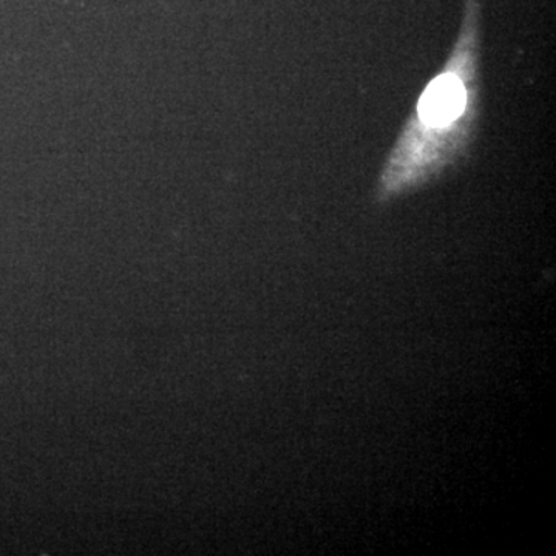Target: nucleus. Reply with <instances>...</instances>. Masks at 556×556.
Listing matches in <instances>:
<instances>
[{
  "label": "nucleus",
  "mask_w": 556,
  "mask_h": 556,
  "mask_svg": "<svg viewBox=\"0 0 556 556\" xmlns=\"http://www.w3.org/2000/svg\"><path fill=\"white\" fill-rule=\"evenodd\" d=\"M479 60L481 0H466L455 47L417 101L380 174L379 203L422 188L467 152L481 110Z\"/></svg>",
  "instance_id": "nucleus-1"
}]
</instances>
